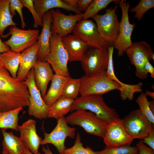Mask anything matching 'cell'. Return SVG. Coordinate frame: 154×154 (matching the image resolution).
<instances>
[{"label": "cell", "instance_id": "obj_47", "mask_svg": "<svg viewBox=\"0 0 154 154\" xmlns=\"http://www.w3.org/2000/svg\"><path fill=\"white\" fill-rule=\"evenodd\" d=\"M23 154H33L28 149L25 148Z\"/></svg>", "mask_w": 154, "mask_h": 154}, {"label": "cell", "instance_id": "obj_29", "mask_svg": "<svg viewBox=\"0 0 154 154\" xmlns=\"http://www.w3.org/2000/svg\"><path fill=\"white\" fill-rule=\"evenodd\" d=\"M9 0H0V33L3 35L8 27L16 26L17 24L13 20L9 9Z\"/></svg>", "mask_w": 154, "mask_h": 154}, {"label": "cell", "instance_id": "obj_16", "mask_svg": "<svg viewBox=\"0 0 154 154\" xmlns=\"http://www.w3.org/2000/svg\"><path fill=\"white\" fill-rule=\"evenodd\" d=\"M50 11L52 19L51 26V34L58 35L61 38L72 33L76 23L83 19L82 14L67 15L58 9H52Z\"/></svg>", "mask_w": 154, "mask_h": 154}, {"label": "cell", "instance_id": "obj_46", "mask_svg": "<svg viewBox=\"0 0 154 154\" xmlns=\"http://www.w3.org/2000/svg\"><path fill=\"white\" fill-rule=\"evenodd\" d=\"M150 106L152 111L154 113V100L149 101Z\"/></svg>", "mask_w": 154, "mask_h": 154}, {"label": "cell", "instance_id": "obj_23", "mask_svg": "<svg viewBox=\"0 0 154 154\" xmlns=\"http://www.w3.org/2000/svg\"><path fill=\"white\" fill-rule=\"evenodd\" d=\"M71 77L54 74L51 80L50 87L43 99L48 106L55 102L62 96L63 90L65 84Z\"/></svg>", "mask_w": 154, "mask_h": 154}, {"label": "cell", "instance_id": "obj_9", "mask_svg": "<svg viewBox=\"0 0 154 154\" xmlns=\"http://www.w3.org/2000/svg\"><path fill=\"white\" fill-rule=\"evenodd\" d=\"M108 48H90L81 61L85 76H90L106 71L109 60Z\"/></svg>", "mask_w": 154, "mask_h": 154}, {"label": "cell", "instance_id": "obj_4", "mask_svg": "<svg viewBox=\"0 0 154 154\" xmlns=\"http://www.w3.org/2000/svg\"><path fill=\"white\" fill-rule=\"evenodd\" d=\"M80 78L81 96L102 95L113 90H118L119 92L121 90L118 84L108 77L106 71L100 72L90 76L83 75Z\"/></svg>", "mask_w": 154, "mask_h": 154}, {"label": "cell", "instance_id": "obj_34", "mask_svg": "<svg viewBox=\"0 0 154 154\" xmlns=\"http://www.w3.org/2000/svg\"><path fill=\"white\" fill-rule=\"evenodd\" d=\"M138 149L136 146L127 145L116 147L106 146L102 151H96L98 154H137Z\"/></svg>", "mask_w": 154, "mask_h": 154}, {"label": "cell", "instance_id": "obj_42", "mask_svg": "<svg viewBox=\"0 0 154 154\" xmlns=\"http://www.w3.org/2000/svg\"><path fill=\"white\" fill-rule=\"evenodd\" d=\"M1 38V35L0 33V54L10 51V48L2 41Z\"/></svg>", "mask_w": 154, "mask_h": 154}, {"label": "cell", "instance_id": "obj_31", "mask_svg": "<svg viewBox=\"0 0 154 154\" xmlns=\"http://www.w3.org/2000/svg\"><path fill=\"white\" fill-rule=\"evenodd\" d=\"M119 1L117 0H93L85 12L82 14L83 19H88L97 14L101 10L106 8L110 3L114 2L118 3Z\"/></svg>", "mask_w": 154, "mask_h": 154}, {"label": "cell", "instance_id": "obj_32", "mask_svg": "<svg viewBox=\"0 0 154 154\" xmlns=\"http://www.w3.org/2000/svg\"><path fill=\"white\" fill-rule=\"evenodd\" d=\"M63 154H98L96 151H94L88 146L83 147L81 141L80 133H78L74 145L68 148H66Z\"/></svg>", "mask_w": 154, "mask_h": 154}, {"label": "cell", "instance_id": "obj_22", "mask_svg": "<svg viewBox=\"0 0 154 154\" xmlns=\"http://www.w3.org/2000/svg\"><path fill=\"white\" fill-rule=\"evenodd\" d=\"M106 74L110 79L118 84L121 86V90L119 92L120 96L123 100L128 99L132 100L135 93L141 92L142 91L143 83L141 82L134 85L125 84L120 81L116 76L115 74L113 61V55L109 54L108 66L106 70Z\"/></svg>", "mask_w": 154, "mask_h": 154}, {"label": "cell", "instance_id": "obj_40", "mask_svg": "<svg viewBox=\"0 0 154 154\" xmlns=\"http://www.w3.org/2000/svg\"><path fill=\"white\" fill-rule=\"evenodd\" d=\"M93 1V0H78L77 7L80 12L85 11Z\"/></svg>", "mask_w": 154, "mask_h": 154}, {"label": "cell", "instance_id": "obj_15", "mask_svg": "<svg viewBox=\"0 0 154 154\" xmlns=\"http://www.w3.org/2000/svg\"><path fill=\"white\" fill-rule=\"evenodd\" d=\"M106 146L116 147L130 145L133 140L126 130L122 119H116L108 125L103 138Z\"/></svg>", "mask_w": 154, "mask_h": 154}, {"label": "cell", "instance_id": "obj_33", "mask_svg": "<svg viewBox=\"0 0 154 154\" xmlns=\"http://www.w3.org/2000/svg\"><path fill=\"white\" fill-rule=\"evenodd\" d=\"M139 107V109L148 120L152 124H154V113L151 111L147 96L142 92L136 100Z\"/></svg>", "mask_w": 154, "mask_h": 154}, {"label": "cell", "instance_id": "obj_14", "mask_svg": "<svg viewBox=\"0 0 154 154\" xmlns=\"http://www.w3.org/2000/svg\"><path fill=\"white\" fill-rule=\"evenodd\" d=\"M57 124L49 133L44 131V138L41 145L50 143L53 145L60 154H63L66 148L64 143L67 137L74 139L76 134V129L69 126L64 117L57 120Z\"/></svg>", "mask_w": 154, "mask_h": 154}, {"label": "cell", "instance_id": "obj_1", "mask_svg": "<svg viewBox=\"0 0 154 154\" xmlns=\"http://www.w3.org/2000/svg\"><path fill=\"white\" fill-rule=\"evenodd\" d=\"M29 96L27 86L13 78L0 60V112L29 106Z\"/></svg>", "mask_w": 154, "mask_h": 154}, {"label": "cell", "instance_id": "obj_11", "mask_svg": "<svg viewBox=\"0 0 154 154\" xmlns=\"http://www.w3.org/2000/svg\"><path fill=\"white\" fill-rule=\"evenodd\" d=\"M39 33V30H24L16 26H11L9 28V32L1 37L7 38L11 35L10 38L4 42L10 48L11 50L21 52L37 41Z\"/></svg>", "mask_w": 154, "mask_h": 154}, {"label": "cell", "instance_id": "obj_39", "mask_svg": "<svg viewBox=\"0 0 154 154\" xmlns=\"http://www.w3.org/2000/svg\"><path fill=\"white\" fill-rule=\"evenodd\" d=\"M143 142L154 150V129H153L149 135L142 140Z\"/></svg>", "mask_w": 154, "mask_h": 154}, {"label": "cell", "instance_id": "obj_28", "mask_svg": "<svg viewBox=\"0 0 154 154\" xmlns=\"http://www.w3.org/2000/svg\"><path fill=\"white\" fill-rule=\"evenodd\" d=\"M23 109L20 107L9 111L0 112V129H10L18 131V116Z\"/></svg>", "mask_w": 154, "mask_h": 154}, {"label": "cell", "instance_id": "obj_13", "mask_svg": "<svg viewBox=\"0 0 154 154\" xmlns=\"http://www.w3.org/2000/svg\"><path fill=\"white\" fill-rule=\"evenodd\" d=\"M23 82L27 87L30 95L28 110L29 115L40 119L48 118V106L44 102L40 92L35 84L33 67L29 72L26 79Z\"/></svg>", "mask_w": 154, "mask_h": 154}, {"label": "cell", "instance_id": "obj_38", "mask_svg": "<svg viewBox=\"0 0 154 154\" xmlns=\"http://www.w3.org/2000/svg\"><path fill=\"white\" fill-rule=\"evenodd\" d=\"M138 152L137 154H154L153 149L146 145L141 140L136 144Z\"/></svg>", "mask_w": 154, "mask_h": 154}, {"label": "cell", "instance_id": "obj_27", "mask_svg": "<svg viewBox=\"0 0 154 154\" xmlns=\"http://www.w3.org/2000/svg\"><path fill=\"white\" fill-rule=\"evenodd\" d=\"M21 52L11 50L0 54V60L14 78H17L20 61Z\"/></svg>", "mask_w": 154, "mask_h": 154}, {"label": "cell", "instance_id": "obj_41", "mask_svg": "<svg viewBox=\"0 0 154 154\" xmlns=\"http://www.w3.org/2000/svg\"><path fill=\"white\" fill-rule=\"evenodd\" d=\"M145 68L146 72L148 73H149L150 74L151 77L154 78V68L148 60H147L145 62Z\"/></svg>", "mask_w": 154, "mask_h": 154}, {"label": "cell", "instance_id": "obj_37", "mask_svg": "<svg viewBox=\"0 0 154 154\" xmlns=\"http://www.w3.org/2000/svg\"><path fill=\"white\" fill-rule=\"evenodd\" d=\"M9 9L12 16L13 17L16 15L15 11L18 12L21 19L22 28L24 29L26 25L22 12L23 5L20 0H9Z\"/></svg>", "mask_w": 154, "mask_h": 154}, {"label": "cell", "instance_id": "obj_45", "mask_svg": "<svg viewBox=\"0 0 154 154\" xmlns=\"http://www.w3.org/2000/svg\"><path fill=\"white\" fill-rule=\"evenodd\" d=\"M146 95V96H148L154 99V92L149 91L147 90H146L145 92L144 93Z\"/></svg>", "mask_w": 154, "mask_h": 154}, {"label": "cell", "instance_id": "obj_7", "mask_svg": "<svg viewBox=\"0 0 154 154\" xmlns=\"http://www.w3.org/2000/svg\"><path fill=\"white\" fill-rule=\"evenodd\" d=\"M117 5L106 10L103 15L96 14L92 18L96 23L99 34L110 44L113 46L118 35L119 22L116 13Z\"/></svg>", "mask_w": 154, "mask_h": 154}, {"label": "cell", "instance_id": "obj_8", "mask_svg": "<svg viewBox=\"0 0 154 154\" xmlns=\"http://www.w3.org/2000/svg\"><path fill=\"white\" fill-rule=\"evenodd\" d=\"M118 4L121 10L122 17L119 22L118 35L113 46L117 50V55L120 57L123 55L126 50L132 44L131 36L135 25L134 23L131 24L129 21V2L122 0L120 1Z\"/></svg>", "mask_w": 154, "mask_h": 154}, {"label": "cell", "instance_id": "obj_2", "mask_svg": "<svg viewBox=\"0 0 154 154\" xmlns=\"http://www.w3.org/2000/svg\"><path fill=\"white\" fill-rule=\"evenodd\" d=\"M78 110L91 112L108 124L120 118L117 110L108 106L100 95L80 96L77 98L74 99L71 112Z\"/></svg>", "mask_w": 154, "mask_h": 154}, {"label": "cell", "instance_id": "obj_26", "mask_svg": "<svg viewBox=\"0 0 154 154\" xmlns=\"http://www.w3.org/2000/svg\"><path fill=\"white\" fill-rule=\"evenodd\" d=\"M74 100L61 96L53 104L48 106V117L54 118L57 120L64 117L71 111Z\"/></svg>", "mask_w": 154, "mask_h": 154}, {"label": "cell", "instance_id": "obj_18", "mask_svg": "<svg viewBox=\"0 0 154 154\" xmlns=\"http://www.w3.org/2000/svg\"><path fill=\"white\" fill-rule=\"evenodd\" d=\"M42 19L43 25L38 39L39 49L37 60L46 62L45 58L50 51V39L52 35L51 26L52 19L50 11L46 12L43 15Z\"/></svg>", "mask_w": 154, "mask_h": 154}, {"label": "cell", "instance_id": "obj_12", "mask_svg": "<svg viewBox=\"0 0 154 154\" xmlns=\"http://www.w3.org/2000/svg\"><path fill=\"white\" fill-rule=\"evenodd\" d=\"M124 125L133 139L143 140L154 128L151 123L139 109L131 111L122 119Z\"/></svg>", "mask_w": 154, "mask_h": 154}, {"label": "cell", "instance_id": "obj_17", "mask_svg": "<svg viewBox=\"0 0 154 154\" xmlns=\"http://www.w3.org/2000/svg\"><path fill=\"white\" fill-rule=\"evenodd\" d=\"M36 123V121L30 119L18 126L20 139L25 147L33 154L39 152L38 149L42 140L37 133Z\"/></svg>", "mask_w": 154, "mask_h": 154}, {"label": "cell", "instance_id": "obj_6", "mask_svg": "<svg viewBox=\"0 0 154 154\" xmlns=\"http://www.w3.org/2000/svg\"><path fill=\"white\" fill-rule=\"evenodd\" d=\"M50 51L45 61L50 65L55 74L70 76L68 68V57L58 35L52 34L50 39Z\"/></svg>", "mask_w": 154, "mask_h": 154}, {"label": "cell", "instance_id": "obj_5", "mask_svg": "<svg viewBox=\"0 0 154 154\" xmlns=\"http://www.w3.org/2000/svg\"><path fill=\"white\" fill-rule=\"evenodd\" d=\"M125 52L135 68L136 77L143 80L146 79L148 73L145 68V62L147 60H154V54L150 45L143 41L134 42Z\"/></svg>", "mask_w": 154, "mask_h": 154}, {"label": "cell", "instance_id": "obj_30", "mask_svg": "<svg viewBox=\"0 0 154 154\" xmlns=\"http://www.w3.org/2000/svg\"><path fill=\"white\" fill-rule=\"evenodd\" d=\"M81 85L80 78H70L64 87L62 96L74 100L80 93Z\"/></svg>", "mask_w": 154, "mask_h": 154}, {"label": "cell", "instance_id": "obj_44", "mask_svg": "<svg viewBox=\"0 0 154 154\" xmlns=\"http://www.w3.org/2000/svg\"><path fill=\"white\" fill-rule=\"evenodd\" d=\"M42 150L44 153H41L38 152L37 154H53L48 145L46 146V147L43 146L42 148Z\"/></svg>", "mask_w": 154, "mask_h": 154}, {"label": "cell", "instance_id": "obj_19", "mask_svg": "<svg viewBox=\"0 0 154 154\" xmlns=\"http://www.w3.org/2000/svg\"><path fill=\"white\" fill-rule=\"evenodd\" d=\"M39 43L37 41L34 44L25 49L21 54L20 64L17 79L23 81L27 78V74L37 60Z\"/></svg>", "mask_w": 154, "mask_h": 154}, {"label": "cell", "instance_id": "obj_20", "mask_svg": "<svg viewBox=\"0 0 154 154\" xmlns=\"http://www.w3.org/2000/svg\"><path fill=\"white\" fill-rule=\"evenodd\" d=\"M34 77L36 86L43 98L49 82L54 74L50 65L46 62L37 60L33 66Z\"/></svg>", "mask_w": 154, "mask_h": 154}, {"label": "cell", "instance_id": "obj_36", "mask_svg": "<svg viewBox=\"0 0 154 154\" xmlns=\"http://www.w3.org/2000/svg\"><path fill=\"white\" fill-rule=\"evenodd\" d=\"M24 7L27 8L31 12L33 16L34 23L33 27L37 28L39 26H42V18L36 11L33 0H20Z\"/></svg>", "mask_w": 154, "mask_h": 154}, {"label": "cell", "instance_id": "obj_25", "mask_svg": "<svg viewBox=\"0 0 154 154\" xmlns=\"http://www.w3.org/2000/svg\"><path fill=\"white\" fill-rule=\"evenodd\" d=\"M35 9L42 18L43 15L49 10L55 8H61L74 12L76 14H82L76 7L65 3L61 0H33Z\"/></svg>", "mask_w": 154, "mask_h": 154}, {"label": "cell", "instance_id": "obj_24", "mask_svg": "<svg viewBox=\"0 0 154 154\" xmlns=\"http://www.w3.org/2000/svg\"><path fill=\"white\" fill-rule=\"evenodd\" d=\"M3 139L1 145L3 154H23L26 148L19 137L12 132L1 129Z\"/></svg>", "mask_w": 154, "mask_h": 154}, {"label": "cell", "instance_id": "obj_3", "mask_svg": "<svg viewBox=\"0 0 154 154\" xmlns=\"http://www.w3.org/2000/svg\"><path fill=\"white\" fill-rule=\"evenodd\" d=\"M65 119L68 124L80 126L87 133L102 138L108 124L94 113L84 110L73 111Z\"/></svg>", "mask_w": 154, "mask_h": 154}, {"label": "cell", "instance_id": "obj_10", "mask_svg": "<svg viewBox=\"0 0 154 154\" xmlns=\"http://www.w3.org/2000/svg\"><path fill=\"white\" fill-rule=\"evenodd\" d=\"M72 33L89 48H108L110 46L98 33L96 24L92 20L80 21L76 24Z\"/></svg>", "mask_w": 154, "mask_h": 154}, {"label": "cell", "instance_id": "obj_43", "mask_svg": "<svg viewBox=\"0 0 154 154\" xmlns=\"http://www.w3.org/2000/svg\"><path fill=\"white\" fill-rule=\"evenodd\" d=\"M62 1L68 5L73 7H77L78 0H63Z\"/></svg>", "mask_w": 154, "mask_h": 154}, {"label": "cell", "instance_id": "obj_35", "mask_svg": "<svg viewBox=\"0 0 154 154\" xmlns=\"http://www.w3.org/2000/svg\"><path fill=\"white\" fill-rule=\"evenodd\" d=\"M154 7V0H141L136 6L130 9L129 11L135 13L134 18L139 21L147 11Z\"/></svg>", "mask_w": 154, "mask_h": 154}, {"label": "cell", "instance_id": "obj_21", "mask_svg": "<svg viewBox=\"0 0 154 154\" xmlns=\"http://www.w3.org/2000/svg\"><path fill=\"white\" fill-rule=\"evenodd\" d=\"M63 46L66 51L70 62L81 61L89 48L82 41L75 35L68 34L62 38Z\"/></svg>", "mask_w": 154, "mask_h": 154}]
</instances>
